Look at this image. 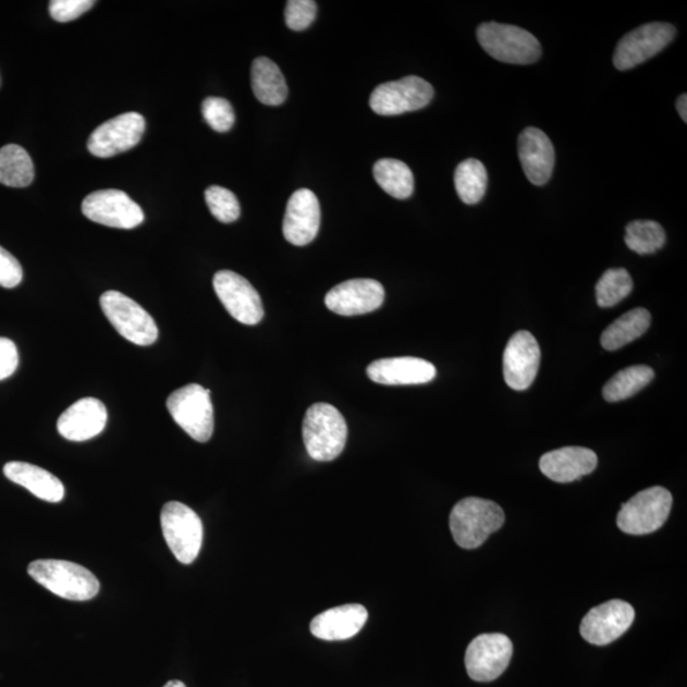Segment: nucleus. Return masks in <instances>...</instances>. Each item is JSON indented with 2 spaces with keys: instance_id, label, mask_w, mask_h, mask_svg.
Segmentation results:
<instances>
[{
  "instance_id": "obj_23",
  "label": "nucleus",
  "mask_w": 687,
  "mask_h": 687,
  "mask_svg": "<svg viewBox=\"0 0 687 687\" xmlns=\"http://www.w3.org/2000/svg\"><path fill=\"white\" fill-rule=\"evenodd\" d=\"M367 621V609L358 603H349V605L329 609L314 617L309 630L314 637L322 640H346L357 636Z\"/></svg>"
},
{
  "instance_id": "obj_39",
  "label": "nucleus",
  "mask_w": 687,
  "mask_h": 687,
  "mask_svg": "<svg viewBox=\"0 0 687 687\" xmlns=\"http://www.w3.org/2000/svg\"><path fill=\"white\" fill-rule=\"evenodd\" d=\"M676 108L677 111L679 113V116H682V119L684 120V122H687V96L684 94L682 96L678 97V100L676 102Z\"/></svg>"
},
{
  "instance_id": "obj_36",
  "label": "nucleus",
  "mask_w": 687,
  "mask_h": 687,
  "mask_svg": "<svg viewBox=\"0 0 687 687\" xmlns=\"http://www.w3.org/2000/svg\"><path fill=\"white\" fill-rule=\"evenodd\" d=\"M93 0H54L50 3L51 17L58 22H71L77 20L93 7Z\"/></svg>"
},
{
  "instance_id": "obj_4",
  "label": "nucleus",
  "mask_w": 687,
  "mask_h": 687,
  "mask_svg": "<svg viewBox=\"0 0 687 687\" xmlns=\"http://www.w3.org/2000/svg\"><path fill=\"white\" fill-rule=\"evenodd\" d=\"M478 41L488 54L500 62L527 65L538 62L541 45L526 29L488 22L478 28Z\"/></svg>"
},
{
  "instance_id": "obj_26",
  "label": "nucleus",
  "mask_w": 687,
  "mask_h": 687,
  "mask_svg": "<svg viewBox=\"0 0 687 687\" xmlns=\"http://www.w3.org/2000/svg\"><path fill=\"white\" fill-rule=\"evenodd\" d=\"M652 316L646 308H636L618 317L603 331L601 344L603 349L615 352L634 342L651 327Z\"/></svg>"
},
{
  "instance_id": "obj_40",
  "label": "nucleus",
  "mask_w": 687,
  "mask_h": 687,
  "mask_svg": "<svg viewBox=\"0 0 687 687\" xmlns=\"http://www.w3.org/2000/svg\"><path fill=\"white\" fill-rule=\"evenodd\" d=\"M163 687H186V685L183 682H179V679H172V682H169Z\"/></svg>"
},
{
  "instance_id": "obj_12",
  "label": "nucleus",
  "mask_w": 687,
  "mask_h": 687,
  "mask_svg": "<svg viewBox=\"0 0 687 687\" xmlns=\"http://www.w3.org/2000/svg\"><path fill=\"white\" fill-rule=\"evenodd\" d=\"M676 28L670 24L653 22L633 29L618 41L614 64L618 71H629L659 54L675 39Z\"/></svg>"
},
{
  "instance_id": "obj_14",
  "label": "nucleus",
  "mask_w": 687,
  "mask_h": 687,
  "mask_svg": "<svg viewBox=\"0 0 687 687\" xmlns=\"http://www.w3.org/2000/svg\"><path fill=\"white\" fill-rule=\"evenodd\" d=\"M145 132V118L138 112H126L98 126L87 147L95 157L110 158L138 146Z\"/></svg>"
},
{
  "instance_id": "obj_34",
  "label": "nucleus",
  "mask_w": 687,
  "mask_h": 687,
  "mask_svg": "<svg viewBox=\"0 0 687 687\" xmlns=\"http://www.w3.org/2000/svg\"><path fill=\"white\" fill-rule=\"evenodd\" d=\"M204 119L218 133H225L232 130L235 124V111L232 105L221 97H208L201 105Z\"/></svg>"
},
{
  "instance_id": "obj_10",
  "label": "nucleus",
  "mask_w": 687,
  "mask_h": 687,
  "mask_svg": "<svg viewBox=\"0 0 687 687\" xmlns=\"http://www.w3.org/2000/svg\"><path fill=\"white\" fill-rule=\"evenodd\" d=\"M513 654L511 639L501 633L481 634L466 649L467 675L478 683L494 682L510 666Z\"/></svg>"
},
{
  "instance_id": "obj_33",
  "label": "nucleus",
  "mask_w": 687,
  "mask_h": 687,
  "mask_svg": "<svg viewBox=\"0 0 687 687\" xmlns=\"http://www.w3.org/2000/svg\"><path fill=\"white\" fill-rule=\"evenodd\" d=\"M206 200L210 213L222 223L236 222L241 216L237 196L229 188L210 186L206 192Z\"/></svg>"
},
{
  "instance_id": "obj_6",
  "label": "nucleus",
  "mask_w": 687,
  "mask_h": 687,
  "mask_svg": "<svg viewBox=\"0 0 687 687\" xmlns=\"http://www.w3.org/2000/svg\"><path fill=\"white\" fill-rule=\"evenodd\" d=\"M672 503L674 500L667 489L653 487L641 490L622 505L616 519L617 527L634 536L660 530L670 516Z\"/></svg>"
},
{
  "instance_id": "obj_28",
  "label": "nucleus",
  "mask_w": 687,
  "mask_h": 687,
  "mask_svg": "<svg viewBox=\"0 0 687 687\" xmlns=\"http://www.w3.org/2000/svg\"><path fill=\"white\" fill-rule=\"evenodd\" d=\"M373 175L384 192L395 199H407L414 193V175L406 163L383 158L377 161L373 168Z\"/></svg>"
},
{
  "instance_id": "obj_24",
  "label": "nucleus",
  "mask_w": 687,
  "mask_h": 687,
  "mask_svg": "<svg viewBox=\"0 0 687 687\" xmlns=\"http://www.w3.org/2000/svg\"><path fill=\"white\" fill-rule=\"evenodd\" d=\"M3 473L7 479L14 484L24 487L39 500L49 503H59L63 501L65 489L63 482L56 475L41 469V467L13 462L4 466Z\"/></svg>"
},
{
  "instance_id": "obj_17",
  "label": "nucleus",
  "mask_w": 687,
  "mask_h": 687,
  "mask_svg": "<svg viewBox=\"0 0 687 687\" xmlns=\"http://www.w3.org/2000/svg\"><path fill=\"white\" fill-rule=\"evenodd\" d=\"M384 289L373 279H352L334 286L324 298L330 311L340 316H359L383 305Z\"/></svg>"
},
{
  "instance_id": "obj_11",
  "label": "nucleus",
  "mask_w": 687,
  "mask_h": 687,
  "mask_svg": "<svg viewBox=\"0 0 687 687\" xmlns=\"http://www.w3.org/2000/svg\"><path fill=\"white\" fill-rule=\"evenodd\" d=\"M82 211L89 221L111 229L133 230L145 221V213L138 204L126 193L113 188L86 196Z\"/></svg>"
},
{
  "instance_id": "obj_32",
  "label": "nucleus",
  "mask_w": 687,
  "mask_h": 687,
  "mask_svg": "<svg viewBox=\"0 0 687 687\" xmlns=\"http://www.w3.org/2000/svg\"><path fill=\"white\" fill-rule=\"evenodd\" d=\"M633 291V279L625 269H609L596 285V298L600 307H613L628 297Z\"/></svg>"
},
{
  "instance_id": "obj_21",
  "label": "nucleus",
  "mask_w": 687,
  "mask_h": 687,
  "mask_svg": "<svg viewBox=\"0 0 687 687\" xmlns=\"http://www.w3.org/2000/svg\"><path fill=\"white\" fill-rule=\"evenodd\" d=\"M369 380L387 387H405L433 381L435 367L430 361L414 357L383 358L367 368Z\"/></svg>"
},
{
  "instance_id": "obj_37",
  "label": "nucleus",
  "mask_w": 687,
  "mask_h": 687,
  "mask_svg": "<svg viewBox=\"0 0 687 687\" xmlns=\"http://www.w3.org/2000/svg\"><path fill=\"white\" fill-rule=\"evenodd\" d=\"M24 278L21 263L12 254L0 246V286L3 289H16Z\"/></svg>"
},
{
  "instance_id": "obj_9",
  "label": "nucleus",
  "mask_w": 687,
  "mask_h": 687,
  "mask_svg": "<svg viewBox=\"0 0 687 687\" xmlns=\"http://www.w3.org/2000/svg\"><path fill=\"white\" fill-rule=\"evenodd\" d=\"M433 96L434 89L430 83L417 75H409L377 87L369 98V105L377 115L396 116L425 109Z\"/></svg>"
},
{
  "instance_id": "obj_16",
  "label": "nucleus",
  "mask_w": 687,
  "mask_h": 687,
  "mask_svg": "<svg viewBox=\"0 0 687 687\" xmlns=\"http://www.w3.org/2000/svg\"><path fill=\"white\" fill-rule=\"evenodd\" d=\"M541 360L539 343L528 331H518L510 339L503 356V375L508 387L524 391L538 376Z\"/></svg>"
},
{
  "instance_id": "obj_7",
  "label": "nucleus",
  "mask_w": 687,
  "mask_h": 687,
  "mask_svg": "<svg viewBox=\"0 0 687 687\" xmlns=\"http://www.w3.org/2000/svg\"><path fill=\"white\" fill-rule=\"evenodd\" d=\"M102 311L120 335L139 346L156 343L158 328L145 308L118 291L105 292L100 298Z\"/></svg>"
},
{
  "instance_id": "obj_27",
  "label": "nucleus",
  "mask_w": 687,
  "mask_h": 687,
  "mask_svg": "<svg viewBox=\"0 0 687 687\" xmlns=\"http://www.w3.org/2000/svg\"><path fill=\"white\" fill-rule=\"evenodd\" d=\"M34 179L35 165L25 148L16 145L0 148V184L26 187Z\"/></svg>"
},
{
  "instance_id": "obj_5",
  "label": "nucleus",
  "mask_w": 687,
  "mask_h": 687,
  "mask_svg": "<svg viewBox=\"0 0 687 687\" xmlns=\"http://www.w3.org/2000/svg\"><path fill=\"white\" fill-rule=\"evenodd\" d=\"M168 409L176 425L196 442L206 443L214 432V410L210 391L191 383L172 392Z\"/></svg>"
},
{
  "instance_id": "obj_2",
  "label": "nucleus",
  "mask_w": 687,
  "mask_h": 687,
  "mask_svg": "<svg viewBox=\"0 0 687 687\" xmlns=\"http://www.w3.org/2000/svg\"><path fill=\"white\" fill-rule=\"evenodd\" d=\"M505 515L495 502L469 496L453 507L450 528L453 540L459 548L478 549L490 535L501 530Z\"/></svg>"
},
{
  "instance_id": "obj_8",
  "label": "nucleus",
  "mask_w": 687,
  "mask_h": 687,
  "mask_svg": "<svg viewBox=\"0 0 687 687\" xmlns=\"http://www.w3.org/2000/svg\"><path fill=\"white\" fill-rule=\"evenodd\" d=\"M161 526L172 554L183 564H192L203 545V523L196 512L180 502H169L161 512Z\"/></svg>"
},
{
  "instance_id": "obj_3",
  "label": "nucleus",
  "mask_w": 687,
  "mask_h": 687,
  "mask_svg": "<svg viewBox=\"0 0 687 687\" xmlns=\"http://www.w3.org/2000/svg\"><path fill=\"white\" fill-rule=\"evenodd\" d=\"M27 572L37 584L65 600L88 601L100 592L94 573L72 562L42 559L29 564Z\"/></svg>"
},
{
  "instance_id": "obj_25",
  "label": "nucleus",
  "mask_w": 687,
  "mask_h": 687,
  "mask_svg": "<svg viewBox=\"0 0 687 687\" xmlns=\"http://www.w3.org/2000/svg\"><path fill=\"white\" fill-rule=\"evenodd\" d=\"M253 90L258 100L267 106H279L286 100L289 87L279 66L266 57L255 60L252 68Z\"/></svg>"
},
{
  "instance_id": "obj_20",
  "label": "nucleus",
  "mask_w": 687,
  "mask_h": 687,
  "mask_svg": "<svg viewBox=\"0 0 687 687\" xmlns=\"http://www.w3.org/2000/svg\"><path fill=\"white\" fill-rule=\"evenodd\" d=\"M518 156L528 181L545 185L555 164L554 146L548 135L538 127H526L518 138Z\"/></svg>"
},
{
  "instance_id": "obj_22",
  "label": "nucleus",
  "mask_w": 687,
  "mask_h": 687,
  "mask_svg": "<svg viewBox=\"0 0 687 687\" xmlns=\"http://www.w3.org/2000/svg\"><path fill=\"white\" fill-rule=\"evenodd\" d=\"M598 455L585 447H564L545 453L540 458V470L550 480L576 481L598 467Z\"/></svg>"
},
{
  "instance_id": "obj_1",
  "label": "nucleus",
  "mask_w": 687,
  "mask_h": 687,
  "mask_svg": "<svg viewBox=\"0 0 687 687\" xmlns=\"http://www.w3.org/2000/svg\"><path fill=\"white\" fill-rule=\"evenodd\" d=\"M302 433L309 457L329 463L342 455L348 440V426L335 406L317 403L309 406Z\"/></svg>"
},
{
  "instance_id": "obj_15",
  "label": "nucleus",
  "mask_w": 687,
  "mask_h": 687,
  "mask_svg": "<svg viewBox=\"0 0 687 687\" xmlns=\"http://www.w3.org/2000/svg\"><path fill=\"white\" fill-rule=\"evenodd\" d=\"M636 618V610L623 600H611L588 611L580 636L593 646H608L624 636Z\"/></svg>"
},
{
  "instance_id": "obj_19",
  "label": "nucleus",
  "mask_w": 687,
  "mask_h": 687,
  "mask_svg": "<svg viewBox=\"0 0 687 687\" xmlns=\"http://www.w3.org/2000/svg\"><path fill=\"white\" fill-rule=\"evenodd\" d=\"M108 409L95 397L78 400L60 415V435L72 442H85L102 433L108 422Z\"/></svg>"
},
{
  "instance_id": "obj_31",
  "label": "nucleus",
  "mask_w": 687,
  "mask_h": 687,
  "mask_svg": "<svg viewBox=\"0 0 687 687\" xmlns=\"http://www.w3.org/2000/svg\"><path fill=\"white\" fill-rule=\"evenodd\" d=\"M666 243L663 226L654 221H634L626 226L625 244L639 255L654 254Z\"/></svg>"
},
{
  "instance_id": "obj_38",
  "label": "nucleus",
  "mask_w": 687,
  "mask_h": 687,
  "mask_svg": "<svg viewBox=\"0 0 687 687\" xmlns=\"http://www.w3.org/2000/svg\"><path fill=\"white\" fill-rule=\"evenodd\" d=\"M19 367L16 344L7 338H0V381L9 379Z\"/></svg>"
},
{
  "instance_id": "obj_35",
  "label": "nucleus",
  "mask_w": 687,
  "mask_h": 687,
  "mask_svg": "<svg viewBox=\"0 0 687 687\" xmlns=\"http://www.w3.org/2000/svg\"><path fill=\"white\" fill-rule=\"evenodd\" d=\"M317 5L312 0H290L285 9V22L293 32H304L316 19Z\"/></svg>"
},
{
  "instance_id": "obj_18",
  "label": "nucleus",
  "mask_w": 687,
  "mask_h": 687,
  "mask_svg": "<svg viewBox=\"0 0 687 687\" xmlns=\"http://www.w3.org/2000/svg\"><path fill=\"white\" fill-rule=\"evenodd\" d=\"M321 209L319 199L308 188H299L286 206L283 235L294 246L311 244L319 233Z\"/></svg>"
},
{
  "instance_id": "obj_30",
  "label": "nucleus",
  "mask_w": 687,
  "mask_h": 687,
  "mask_svg": "<svg viewBox=\"0 0 687 687\" xmlns=\"http://www.w3.org/2000/svg\"><path fill=\"white\" fill-rule=\"evenodd\" d=\"M456 192L465 204L474 206L487 193L488 172L486 165L474 158H469L457 165L455 172Z\"/></svg>"
},
{
  "instance_id": "obj_13",
  "label": "nucleus",
  "mask_w": 687,
  "mask_h": 687,
  "mask_svg": "<svg viewBox=\"0 0 687 687\" xmlns=\"http://www.w3.org/2000/svg\"><path fill=\"white\" fill-rule=\"evenodd\" d=\"M214 291L233 319L258 324L263 319L262 300L250 282L231 270H221L213 279Z\"/></svg>"
},
{
  "instance_id": "obj_29",
  "label": "nucleus",
  "mask_w": 687,
  "mask_h": 687,
  "mask_svg": "<svg viewBox=\"0 0 687 687\" xmlns=\"http://www.w3.org/2000/svg\"><path fill=\"white\" fill-rule=\"evenodd\" d=\"M654 379V371L648 366H633L617 372L603 388V397L609 403L622 402L629 398L641 389L648 387Z\"/></svg>"
}]
</instances>
